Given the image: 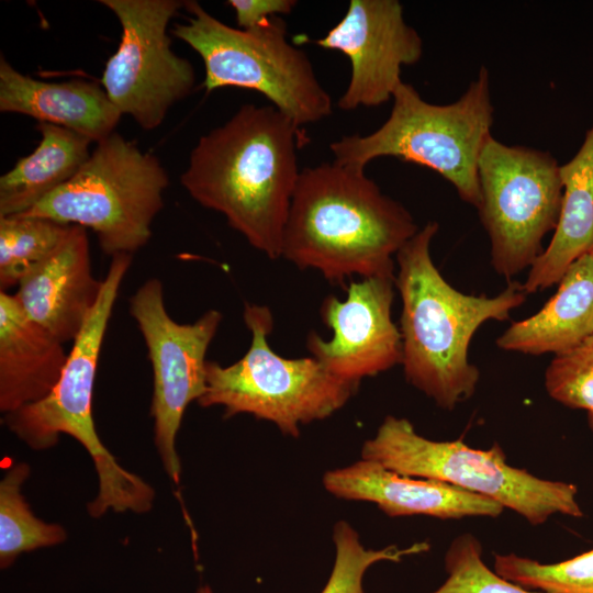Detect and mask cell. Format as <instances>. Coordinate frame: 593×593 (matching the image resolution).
<instances>
[{"instance_id":"cell-22","label":"cell","mask_w":593,"mask_h":593,"mask_svg":"<svg viewBox=\"0 0 593 593\" xmlns=\"http://www.w3.org/2000/svg\"><path fill=\"white\" fill-rule=\"evenodd\" d=\"M30 471L27 463H14L0 482L1 569L10 567L23 552L59 545L67 538L60 525L47 524L32 513L21 491Z\"/></svg>"},{"instance_id":"cell-16","label":"cell","mask_w":593,"mask_h":593,"mask_svg":"<svg viewBox=\"0 0 593 593\" xmlns=\"http://www.w3.org/2000/svg\"><path fill=\"white\" fill-rule=\"evenodd\" d=\"M323 485L336 497L374 503L390 517L495 518L504 511L501 504L485 496L437 480L400 474L365 459L327 471Z\"/></svg>"},{"instance_id":"cell-17","label":"cell","mask_w":593,"mask_h":593,"mask_svg":"<svg viewBox=\"0 0 593 593\" xmlns=\"http://www.w3.org/2000/svg\"><path fill=\"white\" fill-rule=\"evenodd\" d=\"M0 111L20 113L99 142L114 132L122 113L99 85L47 82L19 72L0 58Z\"/></svg>"},{"instance_id":"cell-29","label":"cell","mask_w":593,"mask_h":593,"mask_svg":"<svg viewBox=\"0 0 593 593\" xmlns=\"http://www.w3.org/2000/svg\"><path fill=\"white\" fill-rule=\"evenodd\" d=\"M197 593H213L209 585H202L198 589Z\"/></svg>"},{"instance_id":"cell-25","label":"cell","mask_w":593,"mask_h":593,"mask_svg":"<svg viewBox=\"0 0 593 593\" xmlns=\"http://www.w3.org/2000/svg\"><path fill=\"white\" fill-rule=\"evenodd\" d=\"M336 556L332 573L321 593H365L362 580L370 566L380 561L400 562L404 557L429 549L428 542H416L399 548L390 545L382 549H367L355 528L338 521L333 528Z\"/></svg>"},{"instance_id":"cell-24","label":"cell","mask_w":593,"mask_h":593,"mask_svg":"<svg viewBox=\"0 0 593 593\" xmlns=\"http://www.w3.org/2000/svg\"><path fill=\"white\" fill-rule=\"evenodd\" d=\"M494 571L525 589L544 593H593V549L555 563L515 553L494 556Z\"/></svg>"},{"instance_id":"cell-4","label":"cell","mask_w":593,"mask_h":593,"mask_svg":"<svg viewBox=\"0 0 593 593\" xmlns=\"http://www.w3.org/2000/svg\"><path fill=\"white\" fill-rule=\"evenodd\" d=\"M132 255L111 257L99 298L80 333L72 342L68 359L52 391L37 402L4 414V425L30 448L54 447L61 434L78 440L96 467L99 490L88 504L91 517L109 510L145 513L153 506L154 489L137 474L124 469L97 434L92 416L94 379L101 347L122 281Z\"/></svg>"},{"instance_id":"cell-20","label":"cell","mask_w":593,"mask_h":593,"mask_svg":"<svg viewBox=\"0 0 593 593\" xmlns=\"http://www.w3.org/2000/svg\"><path fill=\"white\" fill-rule=\"evenodd\" d=\"M561 212L553 236L529 268L525 292L559 283L568 268L593 249V125L577 154L560 165Z\"/></svg>"},{"instance_id":"cell-18","label":"cell","mask_w":593,"mask_h":593,"mask_svg":"<svg viewBox=\"0 0 593 593\" xmlns=\"http://www.w3.org/2000/svg\"><path fill=\"white\" fill-rule=\"evenodd\" d=\"M67 359L64 344L31 320L14 294L0 291V411L8 414L46 396Z\"/></svg>"},{"instance_id":"cell-9","label":"cell","mask_w":593,"mask_h":593,"mask_svg":"<svg viewBox=\"0 0 593 593\" xmlns=\"http://www.w3.org/2000/svg\"><path fill=\"white\" fill-rule=\"evenodd\" d=\"M168 183L155 155L113 132L69 181L22 214L90 228L105 255H133L152 236Z\"/></svg>"},{"instance_id":"cell-13","label":"cell","mask_w":593,"mask_h":593,"mask_svg":"<svg viewBox=\"0 0 593 593\" xmlns=\"http://www.w3.org/2000/svg\"><path fill=\"white\" fill-rule=\"evenodd\" d=\"M314 43L350 61V79L337 102L343 111L392 100L402 67L423 55L422 37L406 23L398 0H351L343 19Z\"/></svg>"},{"instance_id":"cell-5","label":"cell","mask_w":593,"mask_h":593,"mask_svg":"<svg viewBox=\"0 0 593 593\" xmlns=\"http://www.w3.org/2000/svg\"><path fill=\"white\" fill-rule=\"evenodd\" d=\"M387 121L368 135H345L329 145L334 160L365 169L379 157H395L427 167L449 181L459 197L479 209L478 165L491 134L494 108L489 72L478 77L455 102L433 104L401 82Z\"/></svg>"},{"instance_id":"cell-19","label":"cell","mask_w":593,"mask_h":593,"mask_svg":"<svg viewBox=\"0 0 593 593\" xmlns=\"http://www.w3.org/2000/svg\"><path fill=\"white\" fill-rule=\"evenodd\" d=\"M593 335V253L578 258L559 281L556 294L534 315L496 339L500 349L527 355L573 349Z\"/></svg>"},{"instance_id":"cell-7","label":"cell","mask_w":593,"mask_h":593,"mask_svg":"<svg viewBox=\"0 0 593 593\" xmlns=\"http://www.w3.org/2000/svg\"><path fill=\"white\" fill-rule=\"evenodd\" d=\"M184 9L189 16L175 24L172 34L201 56L208 92L222 87L257 91L299 127L331 115L332 98L307 54L289 42L282 18L244 30L223 23L197 1H186Z\"/></svg>"},{"instance_id":"cell-21","label":"cell","mask_w":593,"mask_h":593,"mask_svg":"<svg viewBox=\"0 0 593 593\" xmlns=\"http://www.w3.org/2000/svg\"><path fill=\"white\" fill-rule=\"evenodd\" d=\"M37 147L0 177V216L22 214L69 181L90 156L88 137L38 122Z\"/></svg>"},{"instance_id":"cell-27","label":"cell","mask_w":593,"mask_h":593,"mask_svg":"<svg viewBox=\"0 0 593 593\" xmlns=\"http://www.w3.org/2000/svg\"><path fill=\"white\" fill-rule=\"evenodd\" d=\"M545 388L555 401L593 412V335L555 356L545 372Z\"/></svg>"},{"instance_id":"cell-8","label":"cell","mask_w":593,"mask_h":593,"mask_svg":"<svg viewBox=\"0 0 593 593\" xmlns=\"http://www.w3.org/2000/svg\"><path fill=\"white\" fill-rule=\"evenodd\" d=\"M370 460L400 474L445 482L493 500L538 526L555 514L583 516L578 488L538 478L511 466L497 444L475 449L462 439L437 441L419 435L403 417L389 415L361 449Z\"/></svg>"},{"instance_id":"cell-11","label":"cell","mask_w":593,"mask_h":593,"mask_svg":"<svg viewBox=\"0 0 593 593\" xmlns=\"http://www.w3.org/2000/svg\"><path fill=\"white\" fill-rule=\"evenodd\" d=\"M128 311L147 348L153 370L150 415L163 466L178 484L181 462L176 436L187 406L205 392L206 353L223 315L204 312L193 323H179L166 310L164 287L149 278L130 298Z\"/></svg>"},{"instance_id":"cell-1","label":"cell","mask_w":593,"mask_h":593,"mask_svg":"<svg viewBox=\"0 0 593 593\" xmlns=\"http://www.w3.org/2000/svg\"><path fill=\"white\" fill-rule=\"evenodd\" d=\"M300 137V127L273 105L245 104L199 138L180 183L276 260L301 172Z\"/></svg>"},{"instance_id":"cell-3","label":"cell","mask_w":593,"mask_h":593,"mask_svg":"<svg viewBox=\"0 0 593 593\" xmlns=\"http://www.w3.org/2000/svg\"><path fill=\"white\" fill-rule=\"evenodd\" d=\"M438 228L437 222H427L395 256V288L402 301L401 365L410 384L452 411L474 394L480 379L468 359L474 333L490 320H507L527 293L517 281H510L495 296L456 290L432 259L430 244Z\"/></svg>"},{"instance_id":"cell-12","label":"cell","mask_w":593,"mask_h":593,"mask_svg":"<svg viewBox=\"0 0 593 593\" xmlns=\"http://www.w3.org/2000/svg\"><path fill=\"white\" fill-rule=\"evenodd\" d=\"M122 26L116 52L101 85L111 102L146 131L157 128L170 108L195 85L191 63L175 54L167 27L186 1L100 0Z\"/></svg>"},{"instance_id":"cell-14","label":"cell","mask_w":593,"mask_h":593,"mask_svg":"<svg viewBox=\"0 0 593 593\" xmlns=\"http://www.w3.org/2000/svg\"><path fill=\"white\" fill-rule=\"evenodd\" d=\"M395 276L350 280L346 298L326 296L322 322L332 329L323 339L311 332L306 348L335 377L360 383L402 362V337L391 317Z\"/></svg>"},{"instance_id":"cell-10","label":"cell","mask_w":593,"mask_h":593,"mask_svg":"<svg viewBox=\"0 0 593 593\" xmlns=\"http://www.w3.org/2000/svg\"><path fill=\"white\" fill-rule=\"evenodd\" d=\"M478 178L481 223L494 270L513 278L541 255L542 238L559 221L563 184L560 165L548 152L506 145L492 135L482 148Z\"/></svg>"},{"instance_id":"cell-26","label":"cell","mask_w":593,"mask_h":593,"mask_svg":"<svg viewBox=\"0 0 593 593\" xmlns=\"http://www.w3.org/2000/svg\"><path fill=\"white\" fill-rule=\"evenodd\" d=\"M446 581L433 593H544L500 577L482 559V545L472 534H461L445 553Z\"/></svg>"},{"instance_id":"cell-23","label":"cell","mask_w":593,"mask_h":593,"mask_svg":"<svg viewBox=\"0 0 593 593\" xmlns=\"http://www.w3.org/2000/svg\"><path fill=\"white\" fill-rule=\"evenodd\" d=\"M70 226L23 214L0 216V291L18 286L60 245Z\"/></svg>"},{"instance_id":"cell-15","label":"cell","mask_w":593,"mask_h":593,"mask_svg":"<svg viewBox=\"0 0 593 593\" xmlns=\"http://www.w3.org/2000/svg\"><path fill=\"white\" fill-rule=\"evenodd\" d=\"M101 286L92 273L87 228L71 225L60 245L21 279L14 296L31 320L65 344L80 333Z\"/></svg>"},{"instance_id":"cell-28","label":"cell","mask_w":593,"mask_h":593,"mask_svg":"<svg viewBox=\"0 0 593 593\" xmlns=\"http://www.w3.org/2000/svg\"><path fill=\"white\" fill-rule=\"evenodd\" d=\"M235 11L239 29L256 27L273 16L290 14L296 7L295 0H228Z\"/></svg>"},{"instance_id":"cell-31","label":"cell","mask_w":593,"mask_h":593,"mask_svg":"<svg viewBox=\"0 0 593 593\" xmlns=\"http://www.w3.org/2000/svg\"><path fill=\"white\" fill-rule=\"evenodd\" d=\"M591 251L593 253V249Z\"/></svg>"},{"instance_id":"cell-6","label":"cell","mask_w":593,"mask_h":593,"mask_svg":"<svg viewBox=\"0 0 593 593\" xmlns=\"http://www.w3.org/2000/svg\"><path fill=\"white\" fill-rule=\"evenodd\" d=\"M243 320L250 345L232 365L208 360L200 406H222L225 417L250 414L296 438L301 425L332 416L357 393L360 383L335 377L312 356L276 354L268 342L273 328L268 306L245 303Z\"/></svg>"},{"instance_id":"cell-2","label":"cell","mask_w":593,"mask_h":593,"mask_svg":"<svg viewBox=\"0 0 593 593\" xmlns=\"http://www.w3.org/2000/svg\"><path fill=\"white\" fill-rule=\"evenodd\" d=\"M418 230L365 169L333 160L301 170L281 257L345 287L356 276H394L393 256Z\"/></svg>"},{"instance_id":"cell-30","label":"cell","mask_w":593,"mask_h":593,"mask_svg":"<svg viewBox=\"0 0 593 593\" xmlns=\"http://www.w3.org/2000/svg\"><path fill=\"white\" fill-rule=\"evenodd\" d=\"M588 423L590 428L593 430V412H588Z\"/></svg>"}]
</instances>
